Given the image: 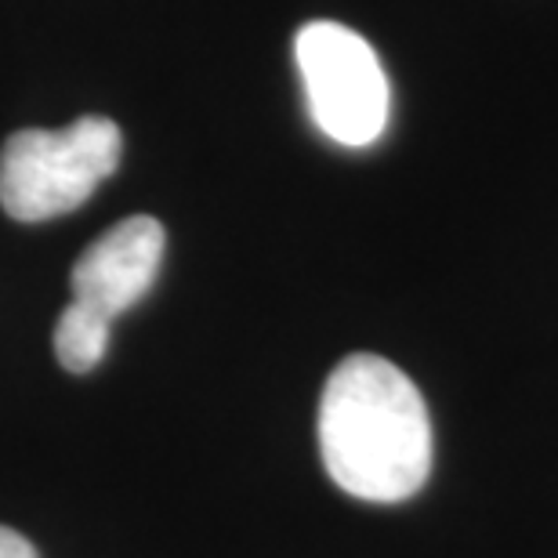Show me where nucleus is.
Here are the masks:
<instances>
[{
  "label": "nucleus",
  "mask_w": 558,
  "mask_h": 558,
  "mask_svg": "<svg viewBox=\"0 0 558 558\" xmlns=\"http://www.w3.org/2000/svg\"><path fill=\"white\" fill-rule=\"evenodd\" d=\"M308 113L330 142L363 149L388 128V76L377 51L341 22H305L294 37Z\"/></svg>",
  "instance_id": "7ed1b4c3"
},
{
  "label": "nucleus",
  "mask_w": 558,
  "mask_h": 558,
  "mask_svg": "<svg viewBox=\"0 0 558 558\" xmlns=\"http://www.w3.org/2000/svg\"><path fill=\"white\" fill-rule=\"evenodd\" d=\"M0 558H40V555L19 530L0 526Z\"/></svg>",
  "instance_id": "423d86ee"
},
{
  "label": "nucleus",
  "mask_w": 558,
  "mask_h": 558,
  "mask_svg": "<svg viewBox=\"0 0 558 558\" xmlns=\"http://www.w3.org/2000/svg\"><path fill=\"white\" fill-rule=\"evenodd\" d=\"M109 323L113 319L98 316V312L76 305V301L62 308L59 323H54V355H59L65 371L92 374L102 363L109 344Z\"/></svg>",
  "instance_id": "39448f33"
},
{
  "label": "nucleus",
  "mask_w": 558,
  "mask_h": 558,
  "mask_svg": "<svg viewBox=\"0 0 558 558\" xmlns=\"http://www.w3.org/2000/svg\"><path fill=\"white\" fill-rule=\"evenodd\" d=\"M319 453L344 494L396 505L432 472V417L396 363L355 352L333 366L319 399Z\"/></svg>",
  "instance_id": "f257e3e1"
},
{
  "label": "nucleus",
  "mask_w": 558,
  "mask_h": 558,
  "mask_svg": "<svg viewBox=\"0 0 558 558\" xmlns=\"http://www.w3.org/2000/svg\"><path fill=\"white\" fill-rule=\"evenodd\" d=\"M163 226L149 215H135L102 232L73 265V301L117 319L149 294L163 262Z\"/></svg>",
  "instance_id": "20e7f679"
},
{
  "label": "nucleus",
  "mask_w": 558,
  "mask_h": 558,
  "mask_svg": "<svg viewBox=\"0 0 558 558\" xmlns=\"http://www.w3.org/2000/svg\"><path fill=\"white\" fill-rule=\"evenodd\" d=\"M120 128L81 117L62 131H19L0 149V207L15 221L70 215L117 171Z\"/></svg>",
  "instance_id": "f03ea898"
}]
</instances>
